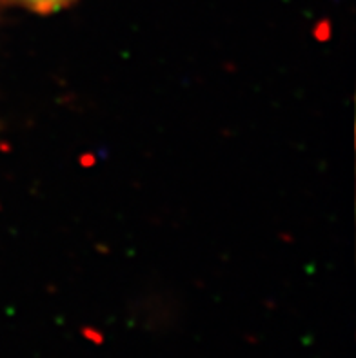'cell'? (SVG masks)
Returning a JSON list of instances; mask_svg holds the SVG:
<instances>
[{"label": "cell", "instance_id": "6da1fadb", "mask_svg": "<svg viewBox=\"0 0 356 358\" xmlns=\"http://www.w3.org/2000/svg\"><path fill=\"white\" fill-rule=\"evenodd\" d=\"M20 2L31 6L33 9H38V11H53L60 6L68 4L69 0H20Z\"/></svg>", "mask_w": 356, "mask_h": 358}]
</instances>
